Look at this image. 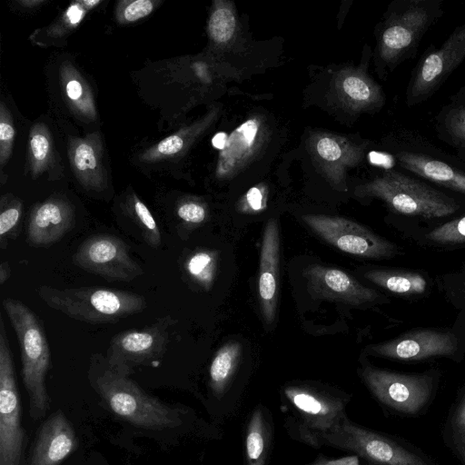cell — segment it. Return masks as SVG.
<instances>
[{"instance_id":"cell-42","label":"cell","mask_w":465,"mask_h":465,"mask_svg":"<svg viewBox=\"0 0 465 465\" xmlns=\"http://www.w3.org/2000/svg\"><path fill=\"white\" fill-rule=\"evenodd\" d=\"M229 138L225 133L216 134L212 140L213 145L219 149L224 150L228 144Z\"/></svg>"},{"instance_id":"cell-16","label":"cell","mask_w":465,"mask_h":465,"mask_svg":"<svg viewBox=\"0 0 465 465\" xmlns=\"http://www.w3.org/2000/svg\"><path fill=\"white\" fill-rule=\"evenodd\" d=\"M284 394L306 430L307 440L328 432L345 418L344 403L329 394L303 386H288Z\"/></svg>"},{"instance_id":"cell-3","label":"cell","mask_w":465,"mask_h":465,"mask_svg":"<svg viewBox=\"0 0 465 465\" xmlns=\"http://www.w3.org/2000/svg\"><path fill=\"white\" fill-rule=\"evenodd\" d=\"M366 196L382 200L394 214L403 219L433 221L462 210L455 197L408 173L387 170L363 189Z\"/></svg>"},{"instance_id":"cell-28","label":"cell","mask_w":465,"mask_h":465,"mask_svg":"<svg viewBox=\"0 0 465 465\" xmlns=\"http://www.w3.org/2000/svg\"><path fill=\"white\" fill-rule=\"evenodd\" d=\"M448 435L452 450L465 464V386L448 421Z\"/></svg>"},{"instance_id":"cell-20","label":"cell","mask_w":465,"mask_h":465,"mask_svg":"<svg viewBox=\"0 0 465 465\" xmlns=\"http://www.w3.org/2000/svg\"><path fill=\"white\" fill-rule=\"evenodd\" d=\"M403 235L420 246L453 250L465 246V214L444 223H430L420 226L416 222L403 219Z\"/></svg>"},{"instance_id":"cell-30","label":"cell","mask_w":465,"mask_h":465,"mask_svg":"<svg viewBox=\"0 0 465 465\" xmlns=\"http://www.w3.org/2000/svg\"><path fill=\"white\" fill-rule=\"evenodd\" d=\"M184 268L193 280L209 288L214 276L215 258L210 252L200 251L187 259Z\"/></svg>"},{"instance_id":"cell-45","label":"cell","mask_w":465,"mask_h":465,"mask_svg":"<svg viewBox=\"0 0 465 465\" xmlns=\"http://www.w3.org/2000/svg\"><path fill=\"white\" fill-rule=\"evenodd\" d=\"M83 11L77 6H71L67 11V16L72 23H77L81 20Z\"/></svg>"},{"instance_id":"cell-41","label":"cell","mask_w":465,"mask_h":465,"mask_svg":"<svg viewBox=\"0 0 465 465\" xmlns=\"http://www.w3.org/2000/svg\"><path fill=\"white\" fill-rule=\"evenodd\" d=\"M309 465H362L358 456L343 457L336 460L319 459Z\"/></svg>"},{"instance_id":"cell-38","label":"cell","mask_w":465,"mask_h":465,"mask_svg":"<svg viewBox=\"0 0 465 465\" xmlns=\"http://www.w3.org/2000/svg\"><path fill=\"white\" fill-rule=\"evenodd\" d=\"M249 212H259L264 208L263 194L258 187L251 188L245 195Z\"/></svg>"},{"instance_id":"cell-15","label":"cell","mask_w":465,"mask_h":465,"mask_svg":"<svg viewBox=\"0 0 465 465\" xmlns=\"http://www.w3.org/2000/svg\"><path fill=\"white\" fill-rule=\"evenodd\" d=\"M310 295L314 299L337 301L351 305L387 302L385 296L367 287L347 272L320 264L303 270Z\"/></svg>"},{"instance_id":"cell-24","label":"cell","mask_w":465,"mask_h":465,"mask_svg":"<svg viewBox=\"0 0 465 465\" xmlns=\"http://www.w3.org/2000/svg\"><path fill=\"white\" fill-rule=\"evenodd\" d=\"M241 345L230 342L216 352L210 366V385L213 393L222 395L231 381L239 362Z\"/></svg>"},{"instance_id":"cell-40","label":"cell","mask_w":465,"mask_h":465,"mask_svg":"<svg viewBox=\"0 0 465 465\" xmlns=\"http://www.w3.org/2000/svg\"><path fill=\"white\" fill-rule=\"evenodd\" d=\"M65 91L71 101L80 104V102L84 100V90L78 80L74 78L68 80L65 84Z\"/></svg>"},{"instance_id":"cell-44","label":"cell","mask_w":465,"mask_h":465,"mask_svg":"<svg viewBox=\"0 0 465 465\" xmlns=\"http://www.w3.org/2000/svg\"><path fill=\"white\" fill-rule=\"evenodd\" d=\"M450 103L465 104V84L450 96Z\"/></svg>"},{"instance_id":"cell-34","label":"cell","mask_w":465,"mask_h":465,"mask_svg":"<svg viewBox=\"0 0 465 465\" xmlns=\"http://www.w3.org/2000/svg\"><path fill=\"white\" fill-rule=\"evenodd\" d=\"M32 156L35 166H40L45 161L49 153V141L42 133L33 134L30 141Z\"/></svg>"},{"instance_id":"cell-32","label":"cell","mask_w":465,"mask_h":465,"mask_svg":"<svg viewBox=\"0 0 465 465\" xmlns=\"http://www.w3.org/2000/svg\"><path fill=\"white\" fill-rule=\"evenodd\" d=\"M257 131L258 124L256 120L252 119L246 121L232 133L223 155L230 158L242 156L243 154L242 152L252 146Z\"/></svg>"},{"instance_id":"cell-18","label":"cell","mask_w":465,"mask_h":465,"mask_svg":"<svg viewBox=\"0 0 465 465\" xmlns=\"http://www.w3.org/2000/svg\"><path fill=\"white\" fill-rule=\"evenodd\" d=\"M74 209L65 200L52 198L36 204L27 225V242L35 247L54 244L74 224Z\"/></svg>"},{"instance_id":"cell-4","label":"cell","mask_w":465,"mask_h":465,"mask_svg":"<svg viewBox=\"0 0 465 465\" xmlns=\"http://www.w3.org/2000/svg\"><path fill=\"white\" fill-rule=\"evenodd\" d=\"M443 0H395L379 35L384 73L413 57L425 34L444 15Z\"/></svg>"},{"instance_id":"cell-10","label":"cell","mask_w":465,"mask_h":465,"mask_svg":"<svg viewBox=\"0 0 465 465\" xmlns=\"http://www.w3.org/2000/svg\"><path fill=\"white\" fill-rule=\"evenodd\" d=\"M370 354L394 361H418L445 357L461 361L465 342L450 329L416 328L387 341L371 344Z\"/></svg>"},{"instance_id":"cell-29","label":"cell","mask_w":465,"mask_h":465,"mask_svg":"<svg viewBox=\"0 0 465 465\" xmlns=\"http://www.w3.org/2000/svg\"><path fill=\"white\" fill-rule=\"evenodd\" d=\"M22 203L15 199H3L0 212V247L5 250L7 241L15 239L19 232Z\"/></svg>"},{"instance_id":"cell-5","label":"cell","mask_w":465,"mask_h":465,"mask_svg":"<svg viewBox=\"0 0 465 465\" xmlns=\"http://www.w3.org/2000/svg\"><path fill=\"white\" fill-rule=\"evenodd\" d=\"M37 293L50 308L91 323L119 321L143 312L147 305L141 294L96 286L60 289L41 285Z\"/></svg>"},{"instance_id":"cell-25","label":"cell","mask_w":465,"mask_h":465,"mask_svg":"<svg viewBox=\"0 0 465 465\" xmlns=\"http://www.w3.org/2000/svg\"><path fill=\"white\" fill-rule=\"evenodd\" d=\"M268 436V428L262 411L260 408H256L246 430V465H264Z\"/></svg>"},{"instance_id":"cell-19","label":"cell","mask_w":465,"mask_h":465,"mask_svg":"<svg viewBox=\"0 0 465 465\" xmlns=\"http://www.w3.org/2000/svg\"><path fill=\"white\" fill-rule=\"evenodd\" d=\"M74 430L61 411L53 413L40 427L31 465H60L75 449Z\"/></svg>"},{"instance_id":"cell-33","label":"cell","mask_w":465,"mask_h":465,"mask_svg":"<svg viewBox=\"0 0 465 465\" xmlns=\"http://www.w3.org/2000/svg\"><path fill=\"white\" fill-rule=\"evenodd\" d=\"M179 219L189 225H198L206 219V209L199 203L187 201L183 202L177 208Z\"/></svg>"},{"instance_id":"cell-39","label":"cell","mask_w":465,"mask_h":465,"mask_svg":"<svg viewBox=\"0 0 465 465\" xmlns=\"http://www.w3.org/2000/svg\"><path fill=\"white\" fill-rule=\"evenodd\" d=\"M15 135V130L13 126L4 120L0 123V140H1V151H2V161H4L5 152L9 151L11 142Z\"/></svg>"},{"instance_id":"cell-22","label":"cell","mask_w":465,"mask_h":465,"mask_svg":"<svg viewBox=\"0 0 465 465\" xmlns=\"http://www.w3.org/2000/svg\"><path fill=\"white\" fill-rule=\"evenodd\" d=\"M438 138L465 158V104L443 105L433 121Z\"/></svg>"},{"instance_id":"cell-27","label":"cell","mask_w":465,"mask_h":465,"mask_svg":"<svg viewBox=\"0 0 465 465\" xmlns=\"http://www.w3.org/2000/svg\"><path fill=\"white\" fill-rule=\"evenodd\" d=\"M129 213L141 232L144 242L157 248L162 242L160 228L147 206L136 196L131 199Z\"/></svg>"},{"instance_id":"cell-9","label":"cell","mask_w":465,"mask_h":465,"mask_svg":"<svg viewBox=\"0 0 465 465\" xmlns=\"http://www.w3.org/2000/svg\"><path fill=\"white\" fill-rule=\"evenodd\" d=\"M361 377L374 397L404 414H416L427 405L434 391L437 373H400L365 365Z\"/></svg>"},{"instance_id":"cell-35","label":"cell","mask_w":465,"mask_h":465,"mask_svg":"<svg viewBox=\"0 0 465 465\" xmlns=\"http://www.w3.org/2000/svg\"><path fill=\"white\" fill-rule=\"evenodd\" d=\"M153 3L149 0H136L129 4L124 11V17L127 22H134L148 15L153 11Z\"/></svg>"},{"instance_id":"cell-1","label":"cell","mask_w":465,"mask_h":465,"mask_svg":"<svg viewBox=\"0 0 465 465\" xmlns=\"http://www.w3.org/2000/svg\"><path fill=\"white\" fill-rule=\"evenodd\" d=\"M130 371L109 362L106 356L93 354L88 377L92 386L118 416L146 429L173 428L179 413L148 395L128 378Z\"/></svg>"},{"instance_id":"cell-43","label":"cell","mask_w":465,"mask_h":465,"mask_svg":"<svg viewBox=\"0 0 465 465\" xmlns=\"http://www.w3.org/2000/svg\"><path fill=\"white\" fill-rule=\"evenodd\" d=\"M11 269L8 262H2L0 264V284H4L10 277Z\"/></svg>"},{"instance_id":"cell-37","label":"cell","mask_w":465,"mask_h":465,"mask_svg":"<svg viewBox=\"0 0 465 465\" xmlns=\"http://www.w3.org/2000/svg\"><path fill=\"white\" fill-rule=\"evenodd\" d=\"M183 145V139L178 135H171L161 141L157 151L161 154L170 155L178 153Z\"/></svg>"},{"instance_id":"cell-8","label":"cell","mask_w":465,"mask_h":465,"mask_svg":"<svg viewBox=\"0 0 465 465\" xmlns=\"http://www.w3.org/2000/svg\"><path fill=\"white\" fill-rule=\"evenodd\" d=\"M465 60V23L456 26L440 47L431 45L412 70L405 104L413 107L430 99Z\"/></svg>"},{"instance_id":"cell-13","label":"cell","mask_w":465,"mask_h":465,"mask_svg":"<svg viewBox=\"0 0 465 465\" xmlns=\"http://www.w3.org/2000/svg\"><path fill=\"white\" fill-rule=\"evenodd\" d=\"M73 261L81 269L108 281L131 282L143 273L126 243L112 234H95L77 248Z\"/></svg>"},{"instance_id":"cell-2","label":"cell","mask_w":465,"mask_h":465,"mask_svg":"<svg viewBox=\"0 0 465 465\" xmlns=\"http://www.w3.org/2000/svg\"><path fill=\"white\" fill-rule=\"evenodd\" d=\"M386 146L384 154L403 172L465 197V158L408 128L391 134Z\"/></svg>"},{"instance_id":"cell-21","label":"cell","mask_w":465,"mask_h":465,"mask_svg":"<svg viewBox=\"0 0 465 465\" xmlns=\"http://www.w3.org/2000/svg\"><path fill=\"white\" fill-rule=\"evenodd\" d=\"M363 277L377 287L411 300L429 295L433 282L428 273L406 269H370Z\"/></svg>"},{"instance_id":"cell-36","label":"cell","mask_w":465,"mask_h":465,"mask_svg":"<svg viewBox=\"0 0 465 465\" xmlns=\"http://www.w3.org/2000/svg\"><path fill=\"white\" fill-rule=\"evenodd\" d=\"M316 148L320 156L327 161H335L341 155L340 145L333 139L329 137L320 139Z\"/></svg>"},{"instance_id":"cell-14","label":"cell","mask_w":465,"mask_h":465,"mask_svg":"<svg viewBox=\"0 0 465 465\" xmlns=\"http://www.w3.org/2000/svg\"><path fill=\"white\" fill-rule=\"evenodd\" d=\"M173 324L171 316H164L143 330L119 332L110 341L107 360L128 371L138 365H158L166 351Z\"/></svg>"},{"instance_id":"cell-6","label":"cell","mask_w":465,"mask_h":465,"mask_svg":"<svg viewBox=\"0 0 465 465\" xmlns=\"http://www.w3.org/2000/svg\"><path fill=\"white\" fill-rule=\"evenodd\" d=\"M2 305L19 342L22 375L29 396L30 415L41 419L49 408L45 376L50 368V350L45 330L33 311L22 302L5 298Z\"/></svg>"},{"instance_id":"cell-7","label":"cell","mask_w":465,"mask_h":465,"mask_svg":"<svg viewBox=\"0 0 465 465\" xmlns=\"http://www.w3.org/2000/svg\"><path fill=\"white\" fill-rule=\"evenodd\" d=\"M311 442L351 450L380 465H434L422 454L382 434L355 425L347 418L331 430L316 435Z\"/></svg>"},{"instance_id":"cell-26","label":"cell","mask_w":465,"mask_h":465,"mask_svg":"<svg viewBox=\"0 0 465 465\" xmlns=\"http://www.w3.org/2000/svg\"><path fill=\"white\" fill-rule=\"evenodd\" d=\"M72 158L81 181L94 188L101 187L102 178L97 171L98 162L94 147L89 143L80 142L74 147Z\"/></svg>"},{"instance_id":"cell-11","label":"cell","mask_w":465,"mask_h":465,"mask_svg":"<svg viewBox=\"0 0 465 465\" xmlns=\"http://www.w3.org/2000/svg\"><path fill=\"white\" fill-rule=\"evenodd\" d=\"M302 220L327 243L349 254L383 260L401 253L395 242L351 220L326 215H304Z\"/></svg>"},{"instance_id":"cell-31","label":"cell","mask_w":465,"mask_h":465,"mask_svg":"<svg viewBox=\"0 0 465 465\" xmlns=\"http://www.w3.org/2000/svg\"><path fill=\"white\" fill-rule=\"evenodd\" d=\"M235 27V16L227 7L217 8L210 17L209 33L217 43L229 41L234 34Z\"/></svg>"},{"instance_id":"cell-17","label":"cell","mask_w":465,"mask_h":465,"mask_svg":"<svg viewBox=\"0 0 465 465\" xmlns=\"http://www.w3.org/2000/svg\"><path fill=\"white\" fill-rule=\"evenodd\" d=\"M280 262V233L275 219L265 225L260 254L258 276V298L263 321L273 323L278 297V276Z\"/></svg>"},{"instance_id":"cell-23","label":"cell","mask_w":465,"mask_h":465,"mask_svg":"<svg viewBox=\"0 0 465 465\" xmlns=\"http://www.w3.org/2000/svg\"><path fill=\"white\" fill-rule=\"evenodd\" d=\"M436 283L445 301L455 312L450 329L465 342V261L457 270L440 275Z\"/></svg>"},{"instance_id":"cell-12","label":"cell","mask_w":465,"mask_h":465,"mask_svg":"<svg viewBox=\"0 0 465 465\" xmlns=\"http://www.w3.org/2000/svg\"><path fill=\"white\" fill-rule=\"evenodd\" d=\"M24 437L15 366L0 317V465H19Z\"/></svg>"}]
</instances>
